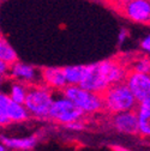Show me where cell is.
<instances>
[{"label": "cell", "mask_w": 150, "mask_h": 151, "mask_svg": "<svg viewBox=\"0 0 150 151\" xmlns=\"http://www.w3.org/2000/svg\"><path fill=\"white\" fill-rule=\"evenodd\" d=\"M79 86L85 90H89L91 92L100 93V95L109 86V84L107 83L105 76L100 68L99 63L87 65L84 77H83L82 82L79 83Z\"/></svg>", "instance_id": "obj_8"}, {"label": "cell", "mask_w": 150, "mask_h": 151, "mask_svg": "<svg viewBox=\"0 0 150 151\" xmlns=\"http://www.w3.org/2000/svg\"><path fill=\"white\" fill-rule=\"evenodd\" d=\"M87 65H77V66H67L63 67L65 78L67 82V85H79L82 82L84 73H85Z\"/></svg>", "instance_id": "obj_14"}, {"label": "cell", "mask_w": 150, "mask_h": 151, "mask_svg": "<svg viewBox=\"0 0 150 151\" xmlns=\"http://www.w3.org/2000/svg\"><path fill=\"white\" fill-rule=\"evenodd\" d=\"M100 68L105 76V78L109 85H113L120 82H125L127 70L124 64H121L119 60L112 59V60H105L100 61Z\"/></svg>", "instance_id": "obj_10"}, {"label": "cell", "mask_w": 150, "mask_h": 151, "mask_svg": "<svg viewBox=\"0 0 150 151\" xmlns=\"http://www.w3.org/2000/svg\"><path fill=\"white\" fill-rule=\"evenodd\" d=\"M125 83L133 93L138 104L150 101V73H141L130 70L127 71Z\"/></svg>", "instance_id": "obj_6"}, {"label": "cell", "mask_w": 150, "mask_h": 151, "mask_svg": "<svg viewBox=\"0 0 150 151\" xmlns=\"http://www.w3.org/2000/svg\"><path fill=\"white\" fill-rule=\"evenodd\" d=\"M103 110L109 114H115L119 111L136 109L138 103L125 82H120L109 85L102 93Z\"/></svg>", "instance_id": "obj_1"}, {"label": "cell", "mask_w": 150, "mask_h": 151, "mask_svg": "<svg viewBox=\"0 0 150 151\" xmlns=\"http://www.w3.org/2000/svg\"><path fill=\"white\" fill-rule=\"evenodd\" d=\"M61 93L79 107L84 114H96L103 110V101L100 93L91 92L81 88L79 85H66Z\"/></svg>", "instance_id": "obj_3"}, {"label": "cell", "mask_w": 150, "mask_h": 151, "mask_svg": "<svg viewBox=\"0 0 150 151\" xmlns=\"http://www.w3.org/2000/svg\"><path fill=\"white\" fill-rule=\"evenodd\" d=\"M0 60L9 65H12L13 63L18 61L16 50L11 47V45L3 35H0Z\"/></svg>", "instance_id": "obj_15"}, {"label": "cell", "mask_w": 150, "mask_h": 151, "mask_svg": "<svg viewBox=\"0 0 150 151\" xmlns=\"http://www.w3.org/2000/svg\"><path fill=\"white\" fill-rule=\"evenodd\" d=\"M11 78H13L17 82L24 83L27 85H34L39 81V72L37 70L30 65L22 64L19 61H16L12 65H10V70L7 73Z\"/></svg>", "instance_id": "obj_9"}, {"label": "cell", "mask_w": 150, "mask_h": 151, "mask_svg": "<svg viewBox=\"0 0 150 151\" xmlns=\"http://www.w3.org/2000/svg\"><path fill=\"white\" fill-rule=\"evenodd\" d=\"M9 124H11L10 119L4 114L1 110H0V127H1V126H6V125H9Z\"/></svg>", "instance_id": "obj_21"}, {"label": "cell", "mask_w": 150, "mask_h": 151, "mask_svg": "<svg viewBox=\"0 0 150 151\" xmlns=\"http://www.w3.org/2000/svg\"><path fill=\"white\" fill-rule=\"evenodd\" d=\"M41 79L46 86L52 90L61 91L66 85V78L63 68L60 67H46L41 72Z\"/></svg>", "instance_id": "obj_11"}, {"label": "cell", "mask_w": 150, "mask_h": 151, "mask_svg": "<svg viewBox=\"0 0 150 151\" xmlns=\"http://www.w3.org/2000/svg\"><path fill=\"white\" fill-rule=\"evenodd\" d=\"M131 70L141 73H150V58L142 56L135 59V61L131 64Z\"/></svg>", "instance_id": "obj_17"}, {"label": "cell", "mask_w": 150, "mask_h": 151, "mask_svg": "<svg viewBox=\"0 0 150 151\" xmlns=\"http://www.w3.org/2000/svg\"><path fill=\"white\" fill-rule=\"evenodd\" d=\"M4 81H5V76H3V74H0V86H1V84L4 83Z\"/></svg>", "instance_id": "obj_23"}, {"label": "cell", "mask_w": 150, "mask_h": 151, "mask_svg": "<svg viewBox=\"0 0 150 151\" xmlns=\"http://www.w3.org/2000/svg\"><path fill=\"white\" fill-rule=\"evenodd\" d=\"M84 115V111L79 107H77L72 101H70L61 93L60 97L53 100L48 113V119L57 124L67 125L73 121L82 120Z\"/></svg>", "instance_id": "obj_4"}, {"label": "cell", "mask_w": 150, "mask_h": 151, "mask_svg": "<svg viewBox=\"0 0 150 151\" xmlns=\"http://www.w3.org/2000/svg\"><path fill=\"white\" fill-rule=\"evenodd\" d=\"M126 35H127V32H126L125 30H123L121 34H120V37H119V42H123V41H124V39L126 37Z\"/></svg>", "instance_id": "obj_22"}, {"label": "cell", "mask_w": 150, "mask_h": 151, "mask_svg": "<svg viewBox=\"0 0 150 151\" xmlns=\"http://www.w3.org/2000/svg\"><path fill=\"white\" fill-rule=\"evenodd\" d=\"M65 126H66L69 129H71V131H77V132L83 131V129L85 128V126H84V124H83V121H82V120L70 122V124H67V125H65Z\"/></svg>", "instance_id": "obj_18"}, {"label": "cell", "mask_w": 150, "mask_h": 151, "mask_svg": "<svg viewBox=\"0 0 150 151\" xmlns=\"http://www.w3.org/2000/svg\"><path fill=\"white\" fill-rule=\"evenodd\" d=\"M141 46H142V48H143L146 53H150V35H149V36H146L145 39L142 41Z\"/></svg>", "instance_id": "obj_19"}, {"label": "cell", "mask_w": 150, "mask_h": 151, "mask_svg": "<svg viewBox=\"0 0 150 151\" xmlns=\"http://www.w3.org/2000/svg\"><path fill=\"white\" fill-rule=\"evenodd\" d=\"M136 111L138 115L139 134L144 138H150V101L139 103Z\"/></svg>", "instance_id": "obj_12"}, {"label": "cell", "mask_w": 150, "mask_h": 151, "mask_svg": "<svg viewBox=\"0 0 150 151\" xmlns=\"http://www.w3.org/2000/svg\"><path fill=\"white\" fill-rule=\"evenodd\" d=\"M112 126L115 131L123 134L137 136L139 134V125H138V115L136 109L119 111L112 114Z\"/></svg>", "instance_id": "obj_7"}, {"label": "cell", "mask_w": 150, "mask_h": 151, "mask_svg": "<svg viewBox=\"0 0 150 151\" xmlns=\"http://www.w3.org/2000/svg\"><path fill=\"white\" fill-rule=\"evenodd\" d=\"M0 151H6L5 145H4V144H0Z\"/></svg>", "instance_id": "obj_24"}, {"label": "cell", "mask_w": 150, "mask_h": 151, "mask_svg": "<svg viewBox=\"0 0 150 151\" xmlns=\"http://www.w3.org/2000/svg\"><path fill=\"white\" fill-rule=\"evenodd\" d=\"M53 100L54 95L52 89L46 85L34 84L28 86L24 107L29 111L30 116H35L37 119H48V113Z\"/></svg>", "instance_id": "obj_2"}, {"label": "cell", "mask_w": 150, "mask_h": 151, "mask_svg": "<svg viewBox=\"0 0 150 151\" xmlns=\"http://www.w3.org/2000/svg\"><path fill=\"white\" fill-rule=\"evenodd\" d=\"M9 70H10V65L0 60V74H3V76H7Z\"/></svg>", "instance_id": "obj_20"}, {"label": "cell", "mask_w": 150, "mask_h": 151, "mask_svg": "<svg viewBox=\"0 0 150 151\" xmlns=\"http://www.w3.org/2000/svg\"><path fill=\"white\" fill-rule=\"evenodd\" d=\"M148 24H150V16H149V19H148Z\"/></svg>", "instance_id": "obj_25"}, {"label": "cell", "mask_w": 150, "mask_h": 151, "mask_svg": "<svg viewBox=\"0 0 150 151\" xmlns=\"http://www.w3.org/2000/svg\"><path fill=\"white\" fill-rule=\"evenodd\" d=\"M118 13L123 14L127 19L137 23H148L150 16V0H127V1L113 5Z\"/></svg>", "instance_id": "obj_5"}, {"label": "cell", "mask_w": 150, "mask_h": 151, "mask_svg": "<svg viewBox=\"0 0 150 151\" xmlns=\"http://www.w3.org/2000/svg\"><path fill=\"white\" fill-rule=\"evenodd\" d=\"M1 143L10 149L17 150H30L36 145V137H24V138H9V137H0Z\"/></svg>", "instance_id": "obj_13"}, {"label": "cell", "mask_w": 150, "mask_h": 151, "mask_svg": "<svg viewBox=\"0 0 150 151\" xmlns=\"http://www.w3.org/2000/svg\"><path fill=\"white\" fill-rule=\"evenodd\" d=\"M28 86L29 85L16 81L10 86L9 96L11 97L12 101H14L17 103H21V104H24V101H25V97H27V92H28Z\"/></svg>", "instance_id": "obj_16"}]
</instances>
